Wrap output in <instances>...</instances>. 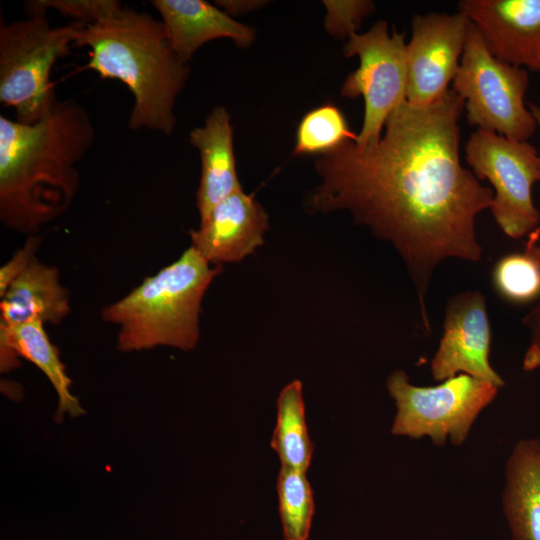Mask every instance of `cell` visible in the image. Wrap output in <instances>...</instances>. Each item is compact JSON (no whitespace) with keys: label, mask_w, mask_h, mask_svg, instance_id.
Segmentation results:
<instances>
[{"label":"cell","mask_w":540,"mask_h":540,"mask_svg":"<svg viewBox=\"0 0 540 540\" xmlns=\"http://www.w3.org/2000/svg\"><path fill=\"white\" fill-rule=\"evenodd\" d=\"M463 99L452 89L427 105L406 101L388 116L381 138L354 140L315 162L320 184L310 212L348 211L396 249L406 264L429 329L425 298L435 268L448 258L481 260L475 230L493 190L460 159Z\"/></svg>","instance_id":"cell-1"},{"label":"cell","mask_w":540,"mask_h":540,"mask_svg":"<svg viewBox=\"0 0 540 540\" xmlns=\"http://www.w3.org/2000/svg\"><path fill=\"white\" fill-rule=\"evenodd\" d=\"M95 127L74 99L57 100L37 122L0 116V221L36 235L62 215L80 183L77 164L91 149Z\"/></svg>","instance_id":"cell-2"},{"label":"cell","mask_w":540,"mask_h":540,"mask_svg":"<svg viewBox=\"0 0 540 540\" xmlns=\"http://www.w3.org/2000/svg\"><path fill=\"white\" fill-rule=\"evenodd\" d=\"M77 46L89 49L87 69L126 85L133 96L128 126L171 135L175 102L190 67L174 53L164 25L151 14L123 7L79 32Z\"/></svg>","instance_id":"cell-3"},{"label":"cell","mask_w":540,"mask_h":540,"mask_svg":"<svg viewBox=\"0 0 540 540\" xmlns=\"http://www.w3.org/2000/svg\"><path fill=\"white\" fill-rule=\"evenodd\" d=\"M221 271L220 265L212 267L190 246L176 261L106 306L102 319L119 327L117 349H194L200 336L203 298Z\"/></svg>","instance_id":"cell-4"},{"label":"cell","mask_w":540,"mask_h":540,"mask_svg":"<svg viewBox=\"0 0 540 540\" xmlns=\"http://www.w3.org/2000/svg\"><path fill=\"white\" fill-rule=\"evenodd\" d=\"M85 24L52 26L46 13L0 25V102L12 107L16 120L32 124L58 100L51 72L76 45Z\"/></svg>","instance_id":"cell-5"},{"label":"cell","mask_w":540,"mask_h":540,"mask_svg":"<svg viewBox=\"0 0 540 540\" xmlns=\"http://www.w3.org/2000/svg\"><path fill=\"white\" fill-rule=\"evenodd\" d=\"M386 388L396 407L391 434L416 440L428 438L438 447L446 443L463 445L477 418L500 389L466 374L434 386H418L401 369L389 374Z\"/></svg>","instance_id":"cell-6"},{"label":"cell","mask_w":540,"mask_h":540,"mask_svg":"<svg viewBox=\"0 0 540 540\" xmlns=\"http://www.w3.org/2000/svg\"><path fill=\"white\" fill-rule=\"evenodd\" d=\"M528 85L527 70L495 58L470 22L452 81V90L464 101L468 124L509 139L527 141L538 128L524 102Z\"/></svg>","instance_id":"cell-7"},{"label":"cell","mask_w":540,"mask_h":540,"mask_svg":"<svg viewBox=\"0 0 540 540\" xmlns=\"http://www.w3.org/2000/svg\"><path fill=\"white\" fill-rule=\"evenodd\" d=\"M465 160L478 180L491 183L490 210L507 236L517 239L537 229L540 211L531 191L540 180V153L532 144L477 129L465 144Z\"/></svg>","instance_id":"cell-8"},{"label":"cell","mask_w":540,"mask_h":540,"mask_svg":"<svg viewBox=\"0 0 540 540\" xmlns=\"http://www.w3.org/2000/svg\"><path fill=\"white\" fill-rule=\"evenodd\" d=\"M404 33H389L386 21L375 23L367 32L352 35L343 48L346 57H359L358 68L342 84L340 94L361 96L364 117L355 143L377 142L388 116L406 101L407 51Z\"/></svg>","instance_id":"cell-9"},{"label":"cell","mask_w":540,"mask_h":540,"mask_svg":"<svg viewBox=\"0 0 540 540\" xmlns=\"http://www.w3.org/2000/svg\"><path fill=\"white\" fill-rule=\"evenodd\" d=\"M469 23L460 12L413 17L406 46L407 103L427 105L449 89L460 65Z\"/></svg>","instance_id":"cell-10"},{"label":"cell","mask_w":540,"mask_h":540,"mask_svg":"<svg viewBox=\"0 0 540 540\" xmlns=\"http://www.w3.org/2000/svg\"><path fill=\"white\" fill-rule=\"evenodd\" d=\"M443 330L430 363L434 380L466 374L499 388L504 386L489 359L491 327L482 292L465 290L452 295L446 304Z\"/></svg>","instance_id":"cell-11"},{"label":"cell","mask_w":540,"mask_h":540,"mask_svg":"<svg viewBox=\"0 0 540 540\" xmlns=\"http://www.w3.org/2000/svg\"><path fill=\"white\" fill-rule=\"evenodd\" d=\"M458 12L477 28L495 58L540 70V0H462Z\"/></svg>","instance_id":"cell-12"},{"label":"cell","mask_w":540,"mask_h":540,"mask_svg":"<svg viewBox=\"0 0 540 540\" xmlns=\"http://www.w3.org/2000/svg\"><path fill=\"white\" fill-rule=\"evenodd\" d=\"M269 217L253 195L237 191L190 231L191 247L209 264L242 261L264 242Z\"/></svg>","instance_id":"cell-13"},{"label":"cell","mask_w":540,"mask_h":540,"mask_svg":"<svg viewBox=\"0 0 540 540\" xmlns=\"http://www.w3.org/2000/svg\"><path fill=\"white\" fill-rule=\"evenodd\" d=\"M176 56L188 64L207 42L231 39L238 47L249 46L255 31L234 20L217 5L204 0H152Z\"/></svg>","instance_id":"cell-14"},{"label":"cell","mask_w":540,"mask_h":540,"mask_svg":"<svg viewBox=\"0 0 540 540\" xmlns=\"http://www.w3.org/2000/svg\"><path fill=\"white\" fill-rule=\"evenodd\" d=\"M189 142L198 150L201 160L200 183L196 193V206L201 221L218 203L242 190L227 110L220 106L214 108L204 125L190 132Z\"/></svg>","instance_id":"cell-15"},{"label":"cell","mask_w":540,"mask_h":540,"mask_svg":"<svg viewBox=\"0 0 540 540\" xmlns=\"http://www.w3.org/2000/svg\"><path fill=\"white\" fill-rule=\"evenodd\" d=\"M502 513L512 540H540V439L521 438L504 468Z\"/></svg>","instance_id":"cell-16"},{"label":"cell","mask_w":540,"mask_h":540,"mask_svg":"<svg viewBox=\"0 0 540 540\" xmlns=\"http://www.w3.org/2000/svg\"><path fill=\"white\" fill-rule=\"evenodd\" d=\"M19 357L38 367L53 386L58 397V422L65 413L77 417L85 412L71 392V379L66 373L58 348L48 337L43 322L32 320L10 327H0L1 372L6 373L18 368Z\"/></svg>","instance_id":"cell-17"},{"label":"cell","mask_w":540,"mask_h":540,"mask_svg":"<svg viewBox=\"0 0 540 540\" xmlns=\"http://www.w3.org/2000/svg\"><path fill=\"white\" fill-rule=\"evenodd\" d=\"M70 310V295L59 270L36 258L1 297L0 327L32 320L59 325Z\"/></svg>","instance_id":"cell-18"},{"label":"cell","mask_w":540,"mask_h":540,"mask_svg":"<svg viewBox=\"0 0 540 540\" xmlns=\"http://www.w3.org/2000/svg\"><path fill=\"white\" fill-rule=\"evenodd\" d=\"M271 447L281 467L307 472L314 444L306 424L302 382L293 380L283 387L277 398V417Z\"/></svg>","instance_id":"cell-19"},{"label":"cell","mask_w":540,"mask_h":540,"mask_svg":"<svg viewBox=\"0 0 540 540\" xmlns=\"http://www.w3.org/2000/svg\"><path fill=\"white\" fill-rule=\"evenodd\" d=\"M276 487L284 540H308L315 505L306 472L281 467Z\"/></svg>","instance_id":"cell-20"},{"label":"cell","mask_w":540,"mask_h":540,"mask_svg":"<svg viewBox=\"0 0 540 540\" xmlns=\"http://www.w3.org/2000/svg\"><path fill=\"white\" fill-rule=\"evenodd\" d=\"M343 112L333 104H324L307 112L297 131L293 154L329 153L347 141L356 139Z\"/></svg>","instance_id":"cell-21"},{"label":"cell","mask_w":540,"mask_h":540,"mask_svg":"<svg viewBox=\"0 0 540 540\" xmlns=\"http://www.w3.org/2000/svg\"><path fill=\"white\" fill-rule=\"evenodd\" d=\"M492 282L506 301L522 304L540 296V262L527 247L504 255L494 265Z\"/></svg>","instance_id":"cell-22"},{"label":"cell","mask_w":540,"mask_h":540,"mask_svg":"<svg viewBox=\"0 0 540 540\" xmlns=\"http://www.w3.org/2000/svg\"><path fill=\"white\" fill-rule=\"evenodd\" d=\"M26 14L46 13L50 9L85 25L97 23L120 11L118 0H33L25 3Z\"/></svg>","instance_id":"cell-23"},{"label":"cell","mask_w":540,"mask_h":540,"mask_svg":"<svg viewBox=\"0 0 540 540\" xmlns=\"http://www.w3.org/2000/svg\"><path fill=\"white\" fill-rule=\"evenodd\" d=\"M324 28L338 39H349L357 34L362 20L374 13L375 5L369 0H326Z\"/></svg>","instance_id":"cell-24"},{"label":"cell","mask_w":540,"mask_h":540,"mask_svg":"<svg viewBox=\"0 0 540 540\" xmlns=\"http://www.w3.org/2000/svg\"><path fill=\"white\" fill-rule=\"evenodd\" d=\"M41 237L30 235L24 245L19 248L9 261L0 268V297H2L13 281L36 259Z\"/></svg>","instance_id":"cell-25"},{"label":"cell","mask_w":540,"mask_h":540,"mask_svg":"<svg viewBox=\"0 0 540 540\" xmlns=\"http://www.w3.org/2000/svg\"><path fill=\"white\" fill-rule=\"evenodd\" d=\"M523 322L530 333L529 345L522 362L523 369L525 371L540 370V303L525 315Z\"/></svg>","instance_id":"cell-26"},{"label":"cell","mask_w":540,"mask_h":540,"mask_svg":"<svg viewBox=\"0 0 540 540\" xmlns=\"http://www.w3.org/2000/svg\"><path fill=\"white\" fill-rule=\"evenodd\" d=\"M217 6L222 8L231 17L232 15H240L247 13L262 6L266 1L260 0H219L216 1Z\"/></svg>","instance_id":"cell-27"},{"label":"cell","mask_w":540,"mask_h":540,"mask_svg":"<svg viewBox=\"0 0 540 540\" xmlns=\"http://www.w3.org/2000/svg\"><path fill=\"white\" fill-rule=\"evenodd\" d=\"M536 121L538 124V129L540 131V117L535 113V111L530 107ZM531 252L534 254V256L537 258V260L540 262V246H537L536 244L529 243L527 246Z\"/></svg>","instance_id":"cell-28"},{"label":"cell","mask_w":540,"mask_h":540,"mask_svg":"<svg viewBox=\"0 0 540 540\" xmlns=\"http://www.w3.org/2000/svg\"><path fill=\"white\" fill-rule=\"evenodd\" d=\"M530 107L535 111V113L540 117V106L536 107L534 105H530Z\"/></svg>","instance_id":"cell-29"}]
</instances>
